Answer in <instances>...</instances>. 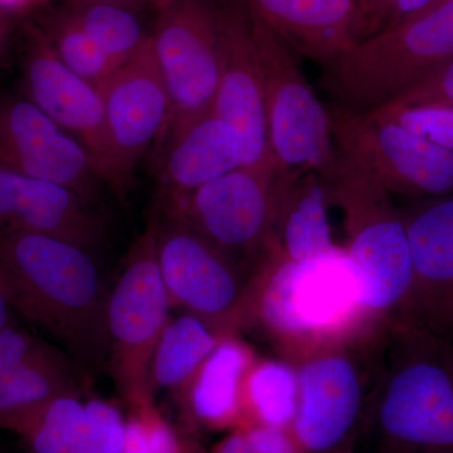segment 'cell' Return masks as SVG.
<instances>
[{"instance_id": "44dd1931", "label": "cell", "mask_w": 453, "mask_h": 453, "mask_svg": "<svg viewBox=\"0 0 453 453\" xmlns=\"http://www.w3.org/2000/svg\"><path fill=\"white\" fill-rule=\"evenodd\" d=\"M329 201L320 173L280 174L273 235L277 232L288 261L305 264L338 252L327 219Z\"/></svg>"}, {"instance_id": "9c48e42d", "label": "cell", "mask_w": 453, "mask_h": 453, "mask_svg": "<svg viewBox=\"0 0 453 453\" xmlns=\"http://www.w3.org/2000/svg\"><path fill=\"white\" fill-rule=\"evenodd\" d=\"M280 174L241 168L183 196H165L164 211L184 220L237 257L273 238Z\"/></svg>"}, {"instance_id": "e575fe53", "label": "cell", "mask_w": 453, "mask_h": 453, "mask_svg": "<svg viewBox=\"0 0 453 453\" xmlns=\"http://www.w3.org/2000/svg\"><path fill=\"white\" fill-rule=\"evenodd\" d=\"M13 312L16 311H14L13 305H12L11 299H9L2 276H0V330L4 329L8 325L14 324Z\"/></svg>"}, {"instance_id": "d6986e66", "label": "cell", "mask_w": 453, "mask_h": 453, "mask_svg": "<svg viewBox=\"0 0 453 453\" xmlns=\"http://www.w3.org/2000/svg\"><path fill=\"white\" fill-rule=\"evenodd\" d=\"M294 52L325 67L365 40L357 0H244Z\"/></svg>"}, {"instance_id": "30bf717a", "label": "cell", "mask_w": 453, "mask_h": 453, "mask_svg": "<svg viewBox=\"0 0 453 453\" xmlns=\"http://www.w3.org/2000/svg\"><path fill=\"white\" fill-rule=\"evenodd\" d=\"M23 88L33 105L88 150L107 188L124 195L130 184L113 153L101 89L65 67L41 29L29 35Z\"/></svg>"}, {"instance_id": "4316f807", "label": "cell", "mask_w": 453, "mask_h": 453, "mask_svg": "<svg viewBox=\"0 0 453 453\" xmlns=\"http://www.w3.org/2000/svg\"><path fill=\"white\" fill-rule=\"evenodd\" d=\"M246 395L258 425L292 426L297 407V380L288 365L273 362L258 365L250 375Z\"/></svg>"}, {"instance_id": "83f0119b", "label": "cell", "mask_w": 453, "mask_h": 453, "mask_svg": "<svg viewBox=\"0 0 453 453\" xmlns=\"http://www.w3.org/2000/svg\"><path fill=\"white\" fill-rule=\"evenodd\" d=\"M377 111V110H375ZM390 120L412 131L417 135L429 140L453 151V106L443 104L389 103L378 109Z\"/></svg>"}, {"instance_id": "74e56055", "label": "cell", "mask_w": 453, "mask_h": 453, "mask_svg": "<svg viewBox=\"0 0 453 453\" xmlns=\"http://www.w3.org/2000/svg\"><path fill=\"white\" fill-rule=\"evenodd\" d=\"M5 50H7V35H5L4 27L0 23V62L4 57Z\"/></svg>"}, {"instance_id": "e0dca14e", "label": "cell", "mask_w": 453, "mask_h": 453, "mask_svg": "<svg viewBox=\"0 0 453 453\" xmlns=\"http://www.w3.org/2000/svg\"><path fill=\"white\" fill-rule=\"evenodd\" d=\"M365 412L362 380L348 357H321L301 369L292 434L303 452L353 453Z\"/></svg>"}, {"instance_id": "5b68a950", "label": "cell", "mask_w": 453, "mask_h": 453, "mask_svg": "<svg viewBox=\"0 0 453 453\" xmlns=\"http://www.w3.org/2000/svg\"><path fill=\"white\" fill-rule=\"evenodd\" d=\"M172 305L157 264L151 220L125 259L107 301L112 374L134 408L154 405L151 363Z\"/></svg>"}, {"instance_id": "5bb4252c", "label": "cell", "mask_w": 453, "mask_h": 453, "mask_svg": "<svg viewBox=\"0 0 453 453\" xmlns=\"http://www.w3.org/2000/svg\"><path fill=\"white\" fill-rule=\"evenodd\" d=\"M357 306L356 275L348 256L340 252L305 264L288 261L270 280L261 300L264 318L286 333L333 329Z\"/></svg>"}, {"instance_id": "7402d4cb", "label": "cell", "mask_w": 453, "mask_h": 453, "mask_svg": "<svg viewBox=\"0 0 453 453\" xmlns=\"http://www.w3.org/2000/svg\"><path fill=\"white\" fill-rule=\"evenodd\" d=\"M246 366L242 345L232 340L219 342L192 380L190 405L196 418L219 427L237 418L240 384Z\"/></svg>"}, {"instance_id": "8fae6325", "label": "cell", "mask_w": 453, "mask_h": 453, "mask_svg": "<svg viewBox=\"0 0 453 453\" xmlns=\"http://www.w3.org/2000/svg\"><path fill=\"white\" fill-rule=\"evenodd\" d=\"M216 5L219 80L213 112L237 133L243 166L275 172L268 149L264 65L252 11L244 0H216Z\"/></svg>"}, {"instance_id": "3957f363", "label": "cell", "mask_w": 453, "mask_h": 453, "mask_svg": "<svg viewBox=\"0 0 453 453\" xmlns=\"http://www.w3.org/2000/svg\"><path fill=\"white\" fill-rule=\"evenodd\" d=\"M365 412L375 453H453V336L404 325Z\"/></svg>"}, {"instance_id": "2e32d148", "label": "cell", "mask_w": 453, "mask_h": 453, "mask_svg": "<svg viewBox=\"0 0 453 453\" xmlns=\"http://www.w3.org/2000/svg\"><path fill=\"white\" fill-rule=\"evenodd\" d=\"M107 129L122 177L131 175L154 145H159L170 118V101L153 38L101 88Z\"/></svg>"}, {"instance_id": "8d00e7d4", "label": "cell", "mask_w": 453, "mask_h": 453, "mask_svg": "<svg viewBox=\"0 0 453 453\" xmlns=\"http://www.w3.org/2000/svg\"><path fill=\"white\" fill-rule=\"evenodd\" d=\"M79 2H103L115 3V4L129 5V7L138 8V5L145 0H79Z\"/></svg>"}, {"instance_id": "f1b7e54d", "label": "cell", "mask_w": 453, "mask_h": 453, "mask_svg": "<svg viewBox=\"0 0 453 453\" xmlns=\"http://www.w3.org/2000/svg\"><path fill=\"white\" fill-rule=\"evenodd\" d=\"M85 404L83 453L124 452L127 422L119 408L101 399H91Z\"/></svg>"}, {"instance_id": "ac0fdd59", "label": "cell", "mask_w": 453, "mask_h": 453, "mask_svg": "<svg viewBox=\"0 0 453 453\" xmlns=\"http://www.w3.org/2000/svg\"><path fill=\"white\" fill-rule=\"evenodd\" d=\"M92 205L70 188L0 168V238L43 234L94 251L105 225Z\"/></svg>"}, {"instance_id": "d6a6232c", "label": "cell", "mask_w": 453, "mask_h": 453, "mask_svg": "<svg viewBox=\"0 0 453 453\" xmlns=\"http://www.w3.org/2000/svg\"><path fill=\"white\" fill-rule=\"evenodd\" d=\"M122 453H154L149 438L144 418L135 411L127 422L124 452Z\"/></svg>"}, {"instance_id": "836d02e7", "label": "cell", "mask_w": 453, "mask_h": 453, "mask_svg": "<svg viewBox=\"0 0 453 453\" xmlns=\"http://www.w3.org/2000/svg\"><path fill=\"white\" fill-rule=\"evenodd\" d=\"M216 453H258L250 442L246 431L234 432L223 440L216 449Z\"/></svg>"}, {"instance_id": "7c38bea8", "label": "cell", "mask_w": 453, "mask_h": 453, "mask_svg": "<svg viewBox=\"0 0 453 453\" xmlns=\"http://www.w3.org/2000/svg\"><path fill=\"white\" fill-rule=\"evenodd\" d=\"M0 168L70 188L94 204L109 189L88 150L25 95H0Z\"/></svg>"}, {"instance_id": "4fadbf2b", "label": "cell", "mask_w": 453, "mask_h": 453, "mask_svg": "<svg viewBox=\"0 0 453 453\" xmlns=\"http://www.w3.org/2000/svg\"><path fill=\"white\" fill-rule=\"evenodd\" d=\"M334 135L353 142L392 195L434 198L453 193V151L404 129L380 111L334 112Z\"/></svg>"}, {"instance_id": "ba28073f", "label": "cell", "mask_w": 453, "mask_h": 453, "mask_svg": "<svg viewBox=\"0 0 453 453\" xmlns=\"http://www.w3.org/2000/svg\"><path fill=\"white\" fill-rule=\"evenodd\" d=\"M153 222L157 264L170 305L213 330L231 325L246 301L235 256L166 211Z\"/></svg>"}, {"instance_id": "8992f818", "label": "cell", "mask_w": 453, "mask_h": 453, "mask_svg": "<svg viewBox=\"0 0 453 453\" xmlns=\"http://www.w3.org/2000/svg\"><path fill=\"white\" fill-rule=\"evenodd\" d=\"M265 74L267 139L277 174L321 173L335 155L332 115L301 71L294 50L253 13Z\"/></svg>"}, {"instance_id": "484cf974", "label": "cell", "mask_w": 453, "mask_h": 453, "mask_svg": "<svg viewBox=\"0 0 453 453\" xmlns=\"http://www.w3.org/2000/svg\"><path fill=\"white\" fill-rule=\"evenodd\" d=\"M43 32L62 64L97 88L120 67L83 31L68 5L47 18Z\"/></svg>"}, {"instance_id": "d4e9b609", "label": "cell", "mask_w": 453, "mask_h": 453, "mask_svg": "<svg viewBox=\"0 0 453 453\" xmlns=\"http://www.w3.org/2000/svg\"><path fill=\"white\" fill-rule=\"evenodd\" d=\"M86 404L79 395H64L13 432L29 453H83Z\"/></svg>"}, {"instance_id": "52a82bcc", "label": "cell", "mask_w": 453, "mask_h": 453, "mask_svg": "<svg viewBox=\"0 0 453 453\" xmlns=\"http://www.w3.org/2000/svg\"><path fill=\"white\" fill-rule=\"evenodd\" d=\"M170 101L162 142L213 111L219 80L216 0H177L162 9L151 33Z\"/></svg>"}, {"instance_id": "4dcf8cb0", "label": "cell", "mask_w": 453, "mask_h": 453, "mask_svg": "<svg viewBox=\"0 0 453 453\" xmlns=\"http://www.w3.org/2000/svg\"><path fill=\"white\" fill-rule=\"evenodd\" d=\"M392 103L405 105L418 104H443L453 106V57L441 65L434 73L414 83Z\"/></svg>"}, {"instance_id": "277c9868", "label": "cell", "mask_w": 453, "mask_h": 453, "mask_svg": "<svg viewBox=\"0 0 453 453\" xmlns=\"http://www.w3.org/2000/svg\"><path fill=\"white\" fill-rule=\"evenodd\" d=\"M453 57V0H436L401 25L365 38L325 67L338 115L357 118L401 96Z\"/></svg>"}, {"instance_id": "6da1fadb", "label": "cell", "mask_w": 453, "mask_h": 453, "mask_svg": "<svg viewBox=\"0 0 453 453\" xmlns=\"http://www.w3.org/2000/svg\"><path fill=\"white\" fill-rule=\"evenodd\" d=\"M91 252L50 235H5L0 276L14 311L80 362L101 368L110 357V290Z\"/></svg>"}, {"instance_id": "1f68e13d", "label": "cell", "mask_w": 453, "mask_h": 453, "mask_svg": "<svg viewBox=\"0 0 453 453\" xmlns=\"http://www.w3.org/2000/svg\"><path fill=\"white\" fill-rule=\"evenodd\" d=\"M244 431L258 453H305L294 434H288V428L255 425Z\"/></svg>"}, {"instance_id": "ffe728a7", "label": "cell", "mask_w": 453, "mask_h": 453, "mask_svg": "<svg viewBox=\"0 0 453 453\" xmlns=\"http://www.w3.org/2000/svg\"><path fill=\"white\" fill-rule=\"evenodd\" d=\"M165 196H183L243 166L240 138L213 111L163 142Z\"/></svg>"}, {"instance_id": "9a60e30c", "label": "cell", "mask_w": 453, "mask_h": 453, "mask_svg": "<svg viewBox=\"0 0 453 453\" xmlns=\"http://www.w3.org/2000/svg\"><path fill=\"white\" fill-rule=\"evenodd\" d=\"M402 211L413 265L404 325L453 336V193Z\"/></svg>"}, {"instance_id": "f35d334b", "label": "cell", "mask_w": 453, "mask_h": 453, "mask_svg": "<svg viewBox=\"0 0 453 453\" xmlns=\"http://www.w3.org/2000/svg\"><path fill=\"white\" fill-rule=\"evenodd\" d=\"M145 2H148L149 4H151L154 8H157V12H160L162 9L172 4V3L177 2V0H145Z\"/></svg>"}, {"instance_id": "d590c367", "label": "cell", "mask_w": 453, "mask_h": 453, "mask_svg": "<svg viewBox=\"0 0 453 453\" xmlns=\"http://www.w3.org/2000/svg\"><path fill=\"white\" fill-rule=\"evenodd\" d=\"M35 0H0V8L2 9H18L23 5L29 4Z\"/></svg>"}, {"instance_id": "f546056e", "label": "cell", "mask_w": 453, "mask_h": 453, "mask_svg": "<svg viewBox=\"0 0 453 453\" xmlns=\"http://www.w3.org/2000/svg\"><path fill=\"white\" fill-rule=\"evenodd\" d=\"M365 19V40L401 25L436 0H357Z\"/></svg>"}, {"instance_id": "603a6c76", "label": "cell", "mask_w": 453, "mask_h": 453, "mask_svg": "<svg viewBox=\"0 0 453 453\" xmlns=\"http://www.w3.org/2000/svg\"><path fill=\"white\" fill-rule=\"evenodd\" d=\"M219 344L213 329L201 319L184 314L169 320L151 363L153 388H179L192 380Z\"/></svg>"}, {"instance_id": "cb8c5ba5", "label": "cell", "mask_w": 453, "mask_h": 453, "mask_svg": "<svg viewBox=\"0 0 453 453\" xmlns=\"http://www.w3.org/2000/svg\"><path fill=\"white\" fill-rule=\"evenodd\" d=\"M68 8L79 25L119 65L138 55L150 40L136 8L115 3L71 0Z\"/></svg>"}, {"instance_id": "7a4b0ae2", "label": "cell", "mask_w": 453, "mask_h": 453, "mask_svg": "<svg viewBox=\"0 0 453 453\" xmlns=\"http://www.w3.org/2000/svg\"><path fill=\"white\" fill-rule=\"evenodd\" d=\"M334 138L335 155L320 175L330 201L347 217V256L360 306L372 311L403 308L413 282L403 211L363 151L342 136Z\"/></svg>"}]
</instances>
